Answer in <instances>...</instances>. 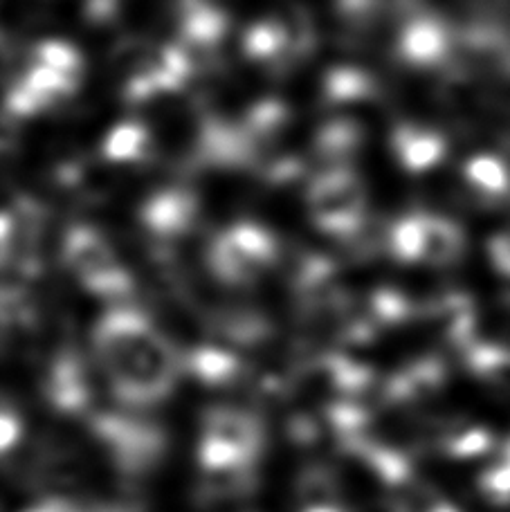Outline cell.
Wrapping results in <instances>:
<instances>
[{
  "instance_id": "6da1fadb",
  "label": "cell",
  "mask_w": 510,
  "mask_h": 512,
  "mask_svg": "<svg viewBox=\"0 0 510 512\" xmlns=\"http://www.w3.org/2000/svg\"><path fill=\"white\" fill-rule=\"evenodd\" d=\"M90 344L106 387L126 409L158 407L176 391L182 351L131 301L111 306L97 319Z\"/></svg>"
},
{
  "instance_id": "7a4b0ae2",
  "label": "cell",
  "mask_w": 510,
  "mask_h": 512,
  "mask_svg": "<svg viewBox=\"0 0 510 512\" xmlns=\"http://www.w3.org/2000/svg\"><path fill=\"white\" fill-rule=\"evenodd\" d=\"M84 77L86 61L75 45L61 39L36 43L5 90L3 111L12 120H32L75 97Z\"/></svg>"
},
{
  "instance_id": "3957f363",
  "label": "cell",
  "mask_w": 510,
  "mask_h": 512,
  "mask_svg": "<svg viewBox=\"0 0 510 512\" xmlns=\"http://www.w3.org/2000/svg\"><path fill=\"white\" fill-rule=\"evenodd\" d=\"M59 261L88 295L108 304H129L135 277L113 241L95 225L75 223L61 234Z\"/></svg>"
},
{
  "instance_id": "277c9868",
  "label": "cell",
  "mask_w": 510,
  "mask_h": 512,
  "mask_svg": "<svg viewBox=\"0 0 510 512\" xmlns=\"http://www.w3.org/2000/svg\"><path fill=\"white\" fill-rule=\"evenodd\" d=\"M86 420L95 445L126 481L147 479L165 463L169 436L158 423L133 414L131 409H95Z\"/></svg>"
},
{
  "instance_id": "5b68a950",
  "label": "cell",
  "mask_w": 510,
  "mask_h": 512,
  "mask_svg": "<svg viewBox=\"0 0 510 512\" xmlns=\"http://www.w3.org/2000/svg\"><path fill=\"white\" fill-rule=\"evenodd\" d=\"M266 429L254 411L239 407H212L200 420L196 461L200 472H227L257 468Z\"/></svg>"
},
{
  "instance_id": "8992f818",
  "label": "cell",
  "mask_w": 510,
  "mask_h": 512,
  "mask_svg": "<svg viewBox=\"0 0 510 512\" xmlns=\"http://www.w3.org/2000/svg\"><path fill=\"white\" fill-rule=\"evenodd\" d=\"M41 396L61 416L88 418L95 411L97 398L95 362H90L75 346H63L45 364Z\"/></svg>"
},
{
  "instance_id": "52a82bcc",
  "label": "cell",
  "mask_w": 510,
  "mask_h": 512,
  "mask_svg": "<svg viewBox=\"0 0 510 512\" xmlns=\"http://www.w3.org/2000/svg\"><path fill=\"white\" fill-rule=\"evenodd\" d=\"M41 328V306L23 281L0 283V353L30 340Z\"/></svg>"
},
{
  "instance_id": "ba28073f",
  "label": "cell",
  "mask_w": 510,
  "mask_h": 512,
  "mask_svg": "<svg viewBox=\"0 0 510 512\" xmlns=\"http://www.w3.org/2000/svg\"><path fill=\"white\" fill-rule=\"evenodd\" d=\"M182 373H189L205 387L230 389L245 378V367L239 355L218 346H194L182 351Z\"/></svg>"
},
{
  "instance_id": "9c48e42d",
  "label": "cell",
  "mask_w": 510,
  "mask_h": 512,
  "mask_svg": "<svg viewBox=\"0 0 510 512\" xmlns=\"http://www.w3.org/2000/svg\"><path fill=\"white\" fill-rule=\"evenodd\" d=\"M445 378H448V371L443 362L439 358H425L391 376L382 387V396L391 405H409V402L434 396L443 387Z\"/></svg>"
},
{
  "instance_id": "30bf717a",
  "label": "cell",
  "mask_w": 510,
  "mask_h": 512,
  "mask_svg": "<svg viewBox=\"0 0 510 512\" xmlns=\"http://www.w3.org/2000/svg\"><path fill=\"white\" fill-rule=\"evenodd\" d=\"M149 131L147 126L133 120H122L111 126L102 137L99 144V153L102 158L111 164H120V167H129L144 160L149 155Z\"/></svg>"
},
{
  "instance_id": "8fae6325",
  "label": "cell",
  "mask_w": 510,
  "mask_h": 512,
  "mask_svg": "<svg viewBox=\"0 0 510 512\" xmlns=\"http://www.w3.org/2000/svg\"><path fill=\"white\" fill-rule=\"evenodd\" d=\"M466 362L472 376L484 380L490 387L510 393V349L499 344H475L466 346Z\"/></svg>"
},
{
  "instance_id": "7c38bea8",
  "label": "cell",
  "mask_w": 510,
  "mask_h": 512,
  "mask_svg": "<svg viewBox=\"0 0 510 512\" xmlns=\"http://www.w3.org/2000/svg\"><path fill=\"white\" fill-rule=\"evenodd\" d=\"M481 488L495 501H510V443L481 474Z\"/></svg>"
},
{
  "instance_id": "4fadbf2b",
  "label": "cell",
  "mask_w": 510,
  "mask_h": 512,
  "mask_svg": "<svg viewBox=\"0 0 510 512\" xmlns=\"http://www.w3.org/2000/svg\"><path fill=\"white\" fill-rule=\"evenodd\" d=\"M23 418L16 409L0 402V459L12 454L23 441Z\"/></svg>"
},
{
  "instance_id": "5bb4252c",
  "label": "cell",
  "mask_w": 510,
  "mask_h": 512,
  "mask_svg": "<svg viewBox=\"0 0 510 512\" xmlns=\"http://www.w3.org/2000/svg\"><path fill=\"white\" fill-rule=\"evenodd\" d=\"M14 250V218L9 209H0V270H5Z\"/></svg>"
},
{
  "instance_id": "9a60e30c",
  "label": "cell",
  "mask_w": 510,
  "mask_h": 512,
  "mask_svg": "<svg viewBox=\"0 0 510 512\" xmlns=\"http://www.w3.org/2000/svg\"><path fill=\"white\" fill-rule=\"evenodd\" d=\"M23 512H63L61 510V499L59 497H48V499H43L39 506H34L30 510H23Z\"/></svg>"
},
{
  "instance_id": "2e32d148",
  "label": "cell",
  "mask_w": 510,
  "mask_h": 512,
  "mask_svg": "<svg viewBox=\"0 0 510 512\" xmlns=\"http://www.w3.org/2000/svg\"><path fill=\"white\" fill-rule=\"evenodd\" d=\"M423 512H459L454 506L445 504V501L436 497H427V504L423 506Z\"/></svg>"
},
{
  "instance_id": "e0dca14e",
  "label": "cell",
  "mask_w": 510,
  "mask_h": 512,
  "mask_svg": "<svg viewBox=\"0 0 510 512\" xmlns=\"http://www.w3.org/2000/svg\"><path fill=\"white\" fill-rule=\"evenodd\" d=\"M302 512H346L342 506L335 504V501H331V504H313V506H306Z\"/></svg>"
}]
</instances>
